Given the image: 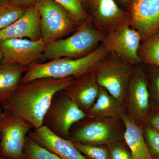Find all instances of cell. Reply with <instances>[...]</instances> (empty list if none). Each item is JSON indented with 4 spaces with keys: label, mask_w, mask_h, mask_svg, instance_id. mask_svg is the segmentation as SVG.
I'll use <instances>...</instances> for the list:
<instances>
[{
    "label": "cell",
    "mask_w": 159,
    "mask_h": 159,
    "mask_svg": "<svg viewBox=\"0 0 159 159\" xmlns=\"http://www.w3.org/2000/svg\"><path fill=\"white\" fill-rule=\"evenodd\" d=\"M75 79L42 78L21 84L3 104V108L28 122L33 128H39L43 125L45 117L54 97L65 90Z\"/></svg>",
    "instance_id": "1"
},
{
    "label": "cell",
    "mask_w": 159,
    "mask_h": 159,
    "mask_svg": "<svg viewBox=\"0 0 159 159\" xmlns=\"http://www.w3.org/2000/svg\"><path fill=\"white\" fill-rule=\"evenodd\" d=\"M109 54L101 44L92 53L80 58L62 57L43 63H36L27 68L20 84L42 78H79L93 70Z\"/></svg>",
    "instance_id": "2"
},
{
    "label": "cell",
    "mask_w": 159,
    "mask_h": 159,
    "mask_svg": "<svg viewBox=\"0 0 159 159\" xmlns=\"http://www.w3.org/2000/svg\"><path fill=\"white\" fill-rule=\"evenodd\" d=\"M106 33L100 31L90 20L80 25L75 32L66 39H61L46 47L43 58H78L95 51L102 43Z\"/></svg>",
    "instance_id": "3"
},
{
    "label": "cell",
    "mask_w": 159,
    "mask_h": 159,
    "mask_svg": "<svg viewBox=\"0 0 159 159\" xmlns=\"http://www.w3.org/2000/svg\"><path fill=\"white\" fill-rule=\"evenodd\" d=\"M135 66L109 53L95 66L93 71L99 86L123 105Z\"/></svg>",
    "instance_id": "4"
},
{
    "label": "cell",
    "mask_w": 159,
    "mask_h": 159,
    "mask_svg": "<svg viewBox=\"0 0 159 159\" xmlns=\"http://www.w3.org/2000/svg\"><path fill=\"white\" fill-rule=\"evenodd\" d=\"M41 37L46 47L75 30L79 26L66 8L54 0H38Z\"/></svg>",
    "instance_id": "5"
},
{
    "label": "cell",
    "mask_w": 159,
    "mask_h": 159,
    "mask_svg": "<svg viewBox=\"0 0 159 159\" xmlns=\"http://www.w3.org/2000/svg\"><path fill=\"white\" fill-rule=\"evenodd\" d=\"M8 110L0 115V152L6 159H24L27 137L33 129Z\"/></svg>",
    "instance_id": "6"
},
{
    "label": "cell",
    "mask_w": 159,
    "mask_h": 159,
    "mask_svg": "<svg viewBox=\"0 0 159 159\" xmlns=\"http://www.w3.org/2000/svg\"><path fill=\"white\" fill-rule=\"evenodd\" d=\"M57 95L46 114L43 125L57 135L67 139L73 125L87 115L64 93Z\"/></svg>",
    "instance_id": "7"
},
{
    "label": "cell",
    "mask_w": 159,
    "mask_h": 159,
    "mask_svg": "<svg viewBox=\"0 0 159 159\" xmlns=\"http://www.w3.org/2000/svg\"><path fill=\"white\" fill-rule=\"evenodd\" d=\"M142 36L128 23L107 34L101 44L108 51L134 66L142 64L138 54Z\"/></svg>",
    "instance_id": "8"
},
{
    "label": "cell",
    "mask_w": 159,
    "mask_h": 159,
    "mask_svg": "<svg viewBox=\"0 0 159 159\" xmlns=\"http://www.w3.org/2000/svg\"><path fill=\"white\" fill-rule=\"evenodd\" d=\"M84 6L94 25L106 34L129 23L127 11L115 0H84Z\"/></svg>",
    "instance_id": "9"
},
{
    "label": "cell",
    "mask_w": 159,
    "mask_h": 159,
    "mask_svg": "<svg viewBox=\"0 0 159 159\" xmlns=\"http://www.w3.org/2000/svg\"><path fill=\"white\" fill-rule=\"evenodd\" d=\"M46 45L42 38L38 40L12 39L0 42L2 54L1 62L30 66L42 58Z\"/></svg>",
    "instance_id": "10"
},
{
    "label": "cell",
    "mask_w": 159,
    "mask_h": 159,
    "mask_svg": "<svg viewBox=\"0 0 159 159\" xmlns=\"http://www.w3.org/2000/svg\"><path fill=\"white\" fill-rule=\"evenodd\" d=\"M145 69L142 63L135 66L126 96L128 115L139 124L145 119L149 108L150 94Z\"/></svg>",
    "instance_id": "11"
},
{
    "label": "cell",
    "mask_w": 159,
    "mask_h": 159,
    "mask_svg": "<svg viewBox=\"0 0 159 159\" xmlns=\"http://www.w3.org/2000/svg\"><path fill=\"white\" fill-rule=\"evenodd\" d=\"M126 11L131 26L141 34L142 42L159 33V0H132Z\"/></svg>",
    "instance_id": "12"
},
{
    "label": "cell",
    "mask_w": 159,
    "mask_h": 159,
    "mask_svg": "<svg viewBox=\"0 0 159 159\" xmlns=\"http://www.w3.org/2000/svg\"><path fill=\"white\" fill-rule=\"evenodd\" d=\"M70 134L74 142L103 145L118 141L116 130L111 119L93 118Z\"/></svg>",
    "instance_id": "13"
},
{
    "label": "cell",
    "mask_w": 159,
    "mask_h": 159,
    "mask_svg": "<svg viewBox=\"0 0 159 159\" xmlns=\"http://www.w3.org/2000/svg\"><path fill=\"white\" fill-rule=\"evenodd\" d=\"M29 136L38 144L62 159H89L70 140L57 135L45 125L33 128Z\"/></svg>",
    "instance_id": "14"
},
{
    "label": "cell",
    "mask_w": 159,
    "mask_h": 159,
    "mask_svg": "<svg viewBox=\"0 0 159 159\" xmlns=\"http://www.w3.org/2000/svg\"><path fill=\"white\" fill-rule=\"evenodd\" d=\"M40 14L37 4L27 9L25 14L11 25L0 31V42L12 39H41Z\"/></svg>",
    "instance_id": "15"
},
{
    "label": "cell",
    "mask_w": 159,
    "mask_h": 159,
    "mask_svg": "<svg viewBox=\"0 0 159 159\" xmlns=\"http://www.w3.org/2000/svg\"><path fill=\"white\" fill-rule=\"evenodd\" d=\"M99 87L93 70L74 80L72 84L63 92L87 113L96 102L99 95Z\"/></svg>",
    "instance_id": "16"
},
{
    "label": "cell",
    "mask_w": 159,
    "mask_h": 159,
    "mask_svg": "<svg viewBox=\"0 0 159 159\" xmlns=\"http://www.w3.org/2000/svg\"><path fill=\"white\" fill-rule=\"evenodd\" d=\"M121 119L125 125L124 139L130 150L133 158L152 159L142 127L128 114H123Z\"/></svg>",
    "instance_id": "17"
},
{
    "label": "cell",
    "mask_w": 159,
    "mask_h": 159,
    "mask_svg": "<svg viewBox=\"0 0 159 159\" xmlns=\"http://www.w3.org/2000/svg\"><path fill=\"white\" fill-rule=\"evenodd\" d=\"M86 114L92 118L117 119L121 118L125 112L124 105L105 89L100 87L96 102Z\"/></svg>",
    "instance_id": "18"
},
{
    "label": "cell",
    "mask_w": 159,
    "mask_h": 159,
    "mask_svg": "<svg viewBox=\"0 0 159 159\" xmlns=\"http://www.w3.org/2000/svg\"><path fill=\"white\" fill-rule=\"evenodd\" d=\"M27 67L0 62V104L3 105L20 84Z\"/></svg>",
    "instance_id": "19"
},
{
    "label": "cell",
    "mask_w": 159,
    "mask_h": 159,
    "mask_svg": "<svg viewBox=\"0 0 159 159\" xmlns=\"http://www.w3.org/2000/svg\"><path fill=\"white\" fill-rule=\"evenodd\" d=\"M138 54L143 64L159 67V33L152 34L142 42Z\"/></svg>",
    "instance_id": "20"
},
{
    "label": "cell",
    "mask_w": 159,
    "mask_h": 159,
    "mask_svg": "<svg viewBox=\"0 0 159 159\" xmlns=\"http://www.w3.org/2000/svg\"><path fill=\"white\" fill-rule=\"evenodd\" d=\"M28 8L18 6L9 1L0 6V31L21 17Z\"/></svg>",
    "instance_id": "21"
},
{
    "label": "cell",
    "mask_w": 159,
    "mask_h": 159,
    "mask_svg": "<svg viewBox=\"0 0 159 159\" xmlns=\"http://www.w3.org/2000/svg\"><path fill=\"white\" fill-rule=\"evenodd\" d=\"M24 159H62L55 153L41 146L29 135L24 149Z\"/></svg>",
    "instance_id": "22"
},
{
    "label": "cell",
    "mask_w": 159,
    "mask_h": 159,
    "mask_svg": "<svg viewBox=\"0 0 159 159\" xmlns=\"http://www.w3.org/2000/svg\"><path fill=\"white\" fill-rule=\"evenodd\" d=\"M70 12L78 25L90 20L84 6V0H54Z\"/></svg>",
    "instance_id": "23"
},
{
    "label": "cell",
    "mask_w": 159,
    "mask_h": 159,
    "mask_svg": "<svg viewBox=\"0 0 159 159\" xmlns=\"http://www.w3.org/2000/svg\"><path fill=\"white\" fill-rule=\"evenodd\" d=\"M74 143L75 147L89 159H110L108 148L105 146L79 142Z\"/></svg>",
    "instance_id": "24"
},
{
    "label": "cell",
    "mask_w": 159,
    "mask_h": 159,
    "mask_svg": "<svg viewBox=\"0 0 159 159\" xmlns=\"http://www.w3.org/2000/svg\"><path fill=\"white\" fill-rule=\"evenodd\" d=\"M110 159H133L131 153L118 141L107 144Z\"/></svg>",
    "instance_id": "25"
},
{
    "label": "cell",
    "mask_w": 159,
    "mask_h": 159,
    "mask_svg": "<svg viewBox=\"0 0 159 159\" xmlns=\"http://www.w3.org/2000/svg\"><path fill=\"white\" fill-rule=\"evenodd\" d=\"M144 135L146 138L148 148L155 156L159 158V132L148 127L145 129Z\"/></svg>",
    "instance_id": "26"
},
{
    "label": "cell",
    "mask_w": 159,
    "mask_h": 159,
    "mask_svg": "<svg viewBox=\"0 0 159 159\" xmlns=\"http://www.w3.org/2000/svg\"><path fill=\"white\" fill-rule=\"evenodd\" d=\"M145 66L149 74L152 89L159 99V67L153 66Z\"/></svg>",
    "instance_id": "27"
},
{
    "label": "cell",
    "mask_w": 159,
    "mask_h": 159,
    "mask_svg": "<svg viewBox=\"0 0 159 159\" xmlns=\"http://www.w3.org/2000/svg\"><path fill=\"white\" fill-rule=\"evenodd\" d=\"M38 0H9V2L23 7H29L37 4Z\"/></svg>",
    "instance_id": "28"
},
{
    "label": "cell",
    "mask_w": 159,
    "mask_h": 159,
    "mask_svg": "<svg viewBox=\"0 0 159 159\" xmlns=\"http://www.w3.org/2000/svg\"><path fill=\"white\" fill-rule=\"evenodd\" d=\"M150 122L152 127V128L159 132V114L152 117L150 119Z\"/></svg>",
    "instance_id": "29"
},
{
    "label": "cell",
    "mask_w": 159,
    "mask_h": 159,
    "mask_svg": "<svg viewBox=\"0 0 159 159\" xmlns=\"http://www.w3.org/2000/svg\"><path fill=\"white\" fill-rule=\"evenodd\" d=\"M115 1L116 3H117V5L121 9L126 10L128 5H129V3L132 0H115Z\"/></svg>",
    "instance_id": "30"
},
{
    "label": "cell",
    "mask_w": 159,
    "mask_h": 159,
    "mask_svg": "<svg viewBox=\"0 0 159 159\" xmlns=\"http://www.w3.org/2000/svg\"><path fill=\"white\" fill-rule=\"evenodd\" d=\"M9 0H0V6L2 5L7 2H9Z\"/></svg>",
    "instance_id": "31"
},
{
    "label": "cell",
    "mask_w": 159,
    "mask_h": 159,
    "mask_svg": "<svg viewBox=\"0 0 159 159\" xmlns=\"http://www.w3.org/2000/svg\"><path fill=\"white\" fill-rule=\"evenodd\" d=\"M2 51L0 50V62L2 61Z\"/></svg>",
    "instance_id": "32"
},
{
    "label": "cell",
    "mask_w": 159,
    "mask_h": 159,
    "mask_svg": "<svg viewBox=\"0 0 159 159\" xmlns=\"http://www.w3.org/2000/svg\"><path fill=\"white\" fill-rule=\"evenodd\" d=\"M0 159H6L5 158L3 157H0Z\"/></svg>",
    "instance_id": "33"
},
{
    "label": "cell",
    "mask_w": 159,
    "mask_h": 159,
    "mask_svg": "<svg viewBox=\"0 0 159 159\" xmlns=\"http://www.w3.org/2000/svg\"><path fill=\"white\" fill-rule=\"evenodd\" d=\"M1 113H2L1 112V110H0V115H1Z\"/></svg>",
    "instance_id": "34"
}]
</instances>
